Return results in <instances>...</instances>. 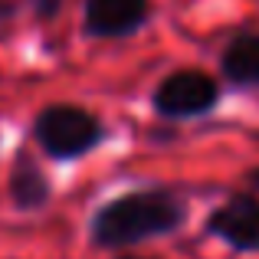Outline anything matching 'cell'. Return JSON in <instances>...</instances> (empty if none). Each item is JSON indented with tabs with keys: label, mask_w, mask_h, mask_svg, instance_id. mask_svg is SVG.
<instances>
[{
	"label": "cell",
	"mask_w": 259,
	"mask_h": 259,
	"mask_svg": "<svg viewBox=\"0 0 259 259\" xmlns=\"http://www.w3.org/2000/svg\"><path fill=\"white\" fill-rule=\"evenodd\" d=\"M249 177H253V184H259V171H253V174H249Z\"/></svg>",
	"instance_id": "9c48e42d"
},
{
	"label": "cell",
	"mask_w": 259,
	"mask_h": 259,
	"mask_svg": "<svg viewBox=\"0 0 259 259\" xmlns=\"http://www.w3.org/2000/svg\"><path fill=\"white\" fill-rule=\"evenodd\" d=\"M210 233L240 253L259 249V197L236 194L210 213Z\"/></svg>",
	"instance_id": "5b68a950"
},
{
	"label": "cell",
	"mask_w": 259,
	"mask_h": 259,
	"mask_svg": "<svg viewBox=\"0 0 259 259\" xmlns=\"http://www.w3.org/2000/svg\"><path fill=\"white\" fill-rule=\"evenodd\" d=\"M121 259H138V256H121Z\"/></svg>",
	"instance_id": "30bf717a"
},
{
	"label": "cell",
	"mask_w": 259,
	"mask_h": 259,
	"mask_svg": "<svg viewBox=\"0 0 259 259\" xmlns=\"http://www.w3.org/2000/svg\"><path fill=\"white\" fill-rule=\"evenodd\" d=\"M187 203L167 190H135V194L115 197L95 213L92 240L102 249H121L145 243L151 236H164L184 227Z\"/></svg>",
	"instance_id": "6da1fadb"
},
{
	"label": "cell",
	"mask_w": 259,
	"mask_h": 259,
	"mask_svg": "<svg viewBox=\"0 0 259 259\" xmlns=\"http://www.w3.org/2000/svg\"><path fill=\"white\" fill-rule=\"evenodd\" d=\"M10 197L20 210H36L50 200V181L30 154H20L10 174Z\"/></svg>",
	"instance_id": "52a82bcc"
},
{
	"label": "cell",
	"mask_w": 259,
	"mask_h": 259,
	"mask_svg": "<svg viewBox=\"0 0 259 259\" xmlns=\"http://www.w3.org/2000/svg\"><path fill=\"white\" fill-rule=\"evenodd\" d=\"M23 7L36 20H56L59 10H63V0H23Z\"/></svg>",
	"instance_id": "ba28073f"
},
{
	"label": "cell",
	"mask_w": 259,
	"mask_h": 259,
	"mask_svg": "<svg viewBox=\"0 0 259 259\" xmlns=\"http://www.w3.org/2000/svg\"><path fill=\"white\" fill-rule=\"evenodd\" d=\"M33 138H36V145L50 158L72 161V158H82L85 151H92L105 138V128H102V121L89 108L59 102V105H46L36 115Z\"/></svg>",
	"instance_id": "7a4b0ae2"
},
{
	"label": "cell",
	"mask_w": 259,
	"mask_h": 259,
	"mask_svg": "<svg viewBox=\"0 0 259 259\" xmlns=\"http://www.w3.org/2000/svg\"><path fill=\"white\" fill-rule=\"evenodd\" d=\"M154 17L151 0H82V30L95 39H125Z\"/></svg>",
	"instance_id": "277c9868"
},
{
	"label": "cell",
	"mask_w": 259,
	"mask_h": 259,
	"mask_svg": "<svg viewBox=\"0 0 259 259\" xmlns=\"http://www.w3.org/2000/svg\"><path fill=\"white\" fill-rule=\"evenodd\" d=\"M220 72L233 89H259V30H243L223 46Z\"/></svg>",
	"instance_id": "8992f818"
},
{
	"label": "cell",
	"mask_w": 259,
	"mask_h": 259,
	"mask_svg": "<svg viewBox=\"0 0 259 259\" xmlns=\"http://www.w3.org/2000/svg\"><path fill=\"white\" fill-rule=\"evenodd\" d=\"M220 82L203 69H174L158 82L151 105L164 118H197L217 108Z\"/></svg>",
	"instance_id": "3957f363"
}]
</instances>
